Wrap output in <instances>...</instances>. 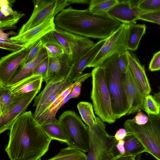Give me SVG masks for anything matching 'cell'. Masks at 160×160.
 <instances>
[{"mask_svg": "<svg viewBox=\"0 0 160 160\" xmlns=\"http://www.w3.org/2000/svg\"><path fill=\"white\" fill-rule=\"evenodd\" d=\"M0 31V48H1L13 52L19 51L24 48L22 43L16 40L11 39L10 38H9L8 37L10 35H13L14 36H16L18 34V33L12 31L6 33L1 30Z\"/></svg>", "mask_w": 160, "mask_h": 160, "instance_id": "f1b7e54d", "label": "cell"}, {"mask_svg": "<svg viewBox=\"0 0 160 160\" xmlns=\"http://www.w3.org/2000/svg\"><path fill=\"white\" fill-rule=\"evenodd\" d=\"M10 87L0 86V114L5 112L14 100Z\"/></svg>", "mask_w": 160, "mask_h": 160, "instance_id": "4dcf8cb0", "label": "cell"}, {"mask_svg": "<svg viewBox=\"0 0 160 160\" xmlns=\"http://www.w3.org/2000/svg\"><path fill=\"white\" fill-rule=\"evenodd\" d=\"M118 3L108 12L113 19L122 23L129 24L134 23L142 15L147 12L138 8L131 7L128 0H118Z\"/></svg>", "mask_w": 160, "mask_h": 160, "instance_id": "2e32d148", "label": "cell"}, {"mask_svg": "<svg viewBox=\"0 0 160 160\" xmlns=\"http://www.w3.org/2000/svg\"><path fill=\"white\" fill-rule=\"evenodd\" d=\"M74 82H69L58 75H54L51 79L46 82L43 89L34 98L33 106L35 107L36 109L33 115L37 121Z\"/></svg>", "mask_w": 160, "mask_h": 160, "instance_id": "ba28073f", "label": "cell"}, {"mask_svg": "<svg viewBox=\"0 0 160 160\" xmlns=\"http://www.w3.org/2000/svg\"><path fill=\"white\" fill-rule=\"evenodd\" d=\"M138 20L160 25V12L145 13L140 16Z\"/></svg>", "mask_w": 160, "mask_h": 160, "instance_id": "d590c367", "label": "cell"}, {"mask_svg": "<svg viewBox=\"0 0 160 160\" xmlns=\"http://www.w3.org/2000/svg\"><path fill=\"white\" fill-rule=\"evenodd\" d=\"M128 24L122 23L108 38L92 61L86 67L95 68L113 56L128 50L127 43Z\"/></svg>", "mask_w": 160, "mask_h": 160, "instance_id": "9c48e42d", "label": "cell"}, {"mask_svg": "<svg viewBox=\"0 0 160 160\" xmlns=\"http://www.w3.org/2000/svg\"><path fill=\"white\" fill-rule=\"evenodd\" d=\"M146 29L145 24L134 23L128 24L127 43L128 50H137L142 37L145 33Z\"/></svg>", "mask_w": 160, "mask_h": 160, "instance_id": "7402d4cb", "label": "cell"}, {"mask_svg": "<svg viewBox=\"0 0 160 160\" xmlns=\"http://www.w3.org/2000/svg\"><path fill=\"white\" fill-rule=\"evenodd\" d=\"M136 116L132 119L136 124L138 125H143L146 124L148 120V117L139 110Z\"/></svg>", "mask_w": 160, "mask_h": 160, "instance_id": "ab89813d", "label": "cell"}, {"mask_svg": "<svg viewBox=\"0 0 160 160\" xmlns=\"http://www.w3.org/2000/svg\"><path fill=\"white\" fill-rule=\"evenodd\" d=\"M142 0H128L131 7L133 8H138V7Z\"/></svg>", "mask_w": 160, "mask_h": 160, "instance_id": "ee69618b", "label": "cell"}, {"mask_svg": "<svg viewBox=\"0 0 160 160\" xmlns=\"http://www.w3.org/2000/svg\"><path fill=\"white\" fill-rule=\"evenodd\" d=\"M48 57L42 61L36 68L34 73V75H41L43 78L45 77L48 68Z\"/></svg>", "mask_w": 160, "mask_h": 160, "instance_id": "8d00e7d4", "label": "cell"}, {"mask_svg": "<svg viewBox=\"0 0 160 160\" xmlns=\"http://www.w3.org/2000/svg\"><path fill=\"white\" fill-rule=\"evenodd\" d=\"M142 110L148 114L157 115L160 113V105L153 97L150 94L147 95L145 98Z\"/></svg>", "mask_w": 160, "mask_h": 160, "instance_id": "1f68e13d", "label": "cell"}, {"mask_svg": "<svg viewBox=\"0 0 160 160\" xmlns=\"http://www.w3.org/2000/svg\"><path fill=\"white\" fill-rule=\"evenodd\" d=\"M91 73V98L95 113L104 122L113 123L116 120L112 110L104 68L102 65L94 68Z\"/></svg>", "mask_w": 160, "mask_h": 160, "instance_id": "277c9868", "label": "cell"}, {"mask_svg": "<svg viewBox=\"0 0 160 160\" xmlns=\"http://www.w3.org/2000/svg\"><path fill=\"white\" fill-rule=\"evenodd\" d=\"M142 154V153H141L137 155L138 157L136 160H140Z\"/></svg>", "mask_w": 160, "mask_h": 160, "instance_id": "681fc988", "label": "cell"}, {"mask_svg": "<svg viewBox=\"0 0 160 160\" xmlns=\"http://www.w3.org/2000/svg\"><path fill=\"white\" fill-rule=\"evenodd\" d=\"M41 39L47 50L48 57L58 58L62 56L64 51L52 32L47 33Z\"/></svg>", "mask_w": 160, "mask_h": 160, "instance_id": "603a6c76", "label": "cell"}, {"mask_svg": "<svg viewBox=\"0 0 160 160\" xmlns=\"http://www.w3.org/2000/svg\"><path fill=\"white\" fill-rule=\"evenodd\" d=\"M25 15L24 13L17 11H15L12 14L6 17L0 14V30L3 31L4 30L17 28L15 24Z\"/></svg>", "mask_w": 160, "mask_h": 160, "instance_id": "f546056e", "label": "cell"}, {"mask_svg": "<svg viewBox=\"0 0 160 160\" xmlns=\"http://www.w3.org/2000/svg\"><path fill=\"white\" fill-rule=\"evenodd\" d=\"M9 130L5 151L10 160H38L48 151L52 140L35 119L31 111L17 118Z\"/></svg>", "mask_w": 160, "mask_h": 160, "instance_id": "6da1fadb", "label": "cell"}, {"mask_svg": "<svg viewBox=\"0 0 160 160\" xmlns=\"http://www.w3.org/2000/svg\"><path fill=\"white\" fill-rule=\"evenodd\" d=\"M34 8L28 21L21 27L18 35L42 23L51 17H55L71 4L69 0H33Z\"/></svg>", "mask_w": 160, "mask_h": 160, "instance_id": "30bf717a", "label": "cell"}, {"mask_svg": "<svg viewBox=\"0 0 160 160\" xmlns=\"http://www.w3.org/2000/svg\"><path fill=\"white\" fill-rule=\"evenodd\" d=\"M138 8L147 13L160 12V0H142Z\"/></svg>", "mask_w": 160, "mask_h": 160, "instance_id": "d6a6232c", "label": "cell"}, {"mask_svg": "<svg viewBox=\"0 0 160 160\" xmlns=\"http://www.w3.org/2000/svg\"><path fill=\"white\" fill-rule=\"evenodd\" d=\"M48 57L47 50L43 47L35 58L20 67L14 77L8 82L6 87H11L23 79L33 75L38 64Z\"/></svg>", "mask_w": 160, "mask_h": 160, "instance_id": "ffe728a7", "label": "cell"}, {"mask_svg": "<svg viewBox=\"0 0 160 160\" xmlns=\"http://www.w3.org/2000/svg\"><path fill=\"white\" fill-rule=\"evenodd\" d=\"M118 2V0H91L88 9L90 12L96 14L107 13Z\"/></svg>", "mask_w": 160, "mask_h": 160, "instance_id": "83f0119b", "label": "cell"}, {"mask_svg": "<svg viewBox=\"0 0 160 160\" xmlns=\"http://www.w3.org/2000/svg\"><path fill=\"white\" fill-rule=\"evenodd\" d=\"M118 60V54H116L101 65L104 68L112 110L116 120L127 115L129 109L123 84V72L119 67Z\"/></svg>", "mask_w": 160, "mask_h": 160, "instance_id": "3957f363", "label": "cell"}, {"mask_svg": "<svg viewBox=\"0 0 160 160\" xmlns=\"http://www.w3.org/2000/svg\"><path fill=\"white\" fill-rule=\"evenodd\" d=\"M106 39L99 40L77 62L72 64L67 79L68 82H74L83 74V71L95 58L105 42Z\"/></svg>", "mask_w": 160, "mask_h": 160, "instance_id": "e0dca14e", "label": "cell"}, {"mask_svg": "<svg viewBox=\"0 0 160 160\" xmlns=\"http://www.w3.org/2000/svg\"><path fill=\"white\" fill-rule=\"evenodd\" d=\"M88 160H113L118 141L107 132L104 122L97 117V123L88 127Z\"/></svg>", "mask_w": 160, "mask_h": 160, "instance_id": "8992f818", "label": "cell"}, {"mask_svg": "<svg viewBox=\"0 0 160 160\" xmlns=\"http://www.w3.org/2000/svg\"><path fill=\"white\" fill-rule=\"evenodd\" d=\"M15 2L14 0H0V14L5 17L12 14L15 10H13L12 7Z\"/></svg>", "mask_w": 160, "mask_h": 160, "instance_id": "e575fe53", "label": "cell"}, {"mask_svg": "<svg viewBox=\"0 0 160 160\" xmlns=\"http://www.w3.org/2000/svg\"><path fill=\"white\" fill-rule=\"evenodd\" d=\"M149 69L152 72L160 70V51L154 54L149 64Z\"/></svg>", "mask_w": 160, "mask_h": 160, "instance_id": "74e56055", "label": "cell"}, {"mask_svg": "<svg viewBox=\"0 0 160 160\" xmlns=\"http://www.w3.org/2000/svg\"><path fill=\"white\" fill-rule=\"evenodd\" d=\"M32 44L27 48L2 57L0 60V86L6 87L18 68L25 64Z\"/></svg>", "mask_w": 160, "mask_h": 160, "instance_id": "8fae6325", "label": "cell"}, {"mask_svg": "<svg viewBox=\"0 0 160 160\" xmlns=\"http://www.w3.org/2000/svg\"><path fill=\"white\" fill-rule=\"evenodd\" d=\"M58 120L67 132L69 142L68 146L87 152L89 143L88 127L84 124L77 113L72 110L65 111L60 116Z\"/></svg>", "mask_w": 160, "mask_h": 160, "instance_id": "52a82bcc", "label": "cell"}, {"mask_svg": "<svg viewBox=\"0 0 160 160\" xmlns=\"http://www.w3.org/2000/svg\"><path fill=\"white\" fill-rule=\"evenodd\" d=\"M128 135L127 132L125 128H120L116 131L114 136L116 140L118 141L124 140Z\"/></svg>", "mask_w": 160, "mask_h": 160, "instance_id": "b9f144b4", "label": "cell"}, {"mask_svg": "<svg viewBox=\"0 0 160 160\" xmlns=\"http://www.w3.org/2000/svg\"><path fill=\"white\" fill-rule=\"evenodd\" d=\"M43 48L41 39L37 41L32 47L26 58L25 63H27L35 58Z\"/></svg>", "mask_w": 160, "mask_h": 160, "instance_id": "836d02e7", "label": "cell"}, {"mask_svg": "<svg viewBox=\"0 0 160 160\" xmlns=\"http://www.w3.org/2000/svg\"><path fill=\"white\" fill-rule=\"evenodd\" d=\"M45 132L52 140H56L69 145L68 134L64 127L59 122L40 125Z\"/></svg>", "mask_w": 160, "mask_h": 160, "instance_id": "cb8c5ba5", "label": "cell"}, {"mask_svg": "<svg viewBox=\"0 0 160 160\" xmlns=\"http://www.w3.org/2000/svg\"><path fill=\"white\" fill-rule=\"evenodd\" d=\"M71 99L69 94L67 95L60 102L58 105V110H59L62 108L69 100Z\"/></svg>", "mask_w": 160, "mask_h": 160, "instance_id": "7dc6e473", "label": "cell"}, {"mask_svg": "<svg viewBox=\"0 0 160 160\" xmlns=\"http://www.w3.org/2000/svg\"><path fill=\"white\" fill-rule=\"evenodd\" d=\"M39 91H34L15 98L8 108L0 114V133L9 130L13 122L24 113Z\"/></svg>", "mask_w": 160, "mask_h": 160, "instance_id": "7c38bea8", "label": "cell"}, {"mask_svg": "<svg viewBox=\"0 0 160 160\" xmlns=\"http://www.w3.org/2000/svg\"><path fill=\"white\" fill-rule=\"evenodd\" d=\"M159 92L154 94L152 96L155 100L160 105V87L159 88Z\"/></svg>", "mask_w": 160, "mask_h": 160, "instance_id": "c3c4849f", "label": "cell"}, {"mask_svg": "<svg viewBox=\"0 0 160 160\" xmlns=\"http://www.w3.org/2000/svg\"><path fill=\"white\" fill-rule=\"evenodd\" d=\"M48 69L46 75L43 79V81L47 82L54 75H58L67 79L72 65L67 55L65 53L60 58L48 57Z\"/></svg>", "mask_w": 160, "mask_h": 160, "instance_id": "d6986e66", "label": "cell"}, {"mask_svg": "<svg viewBox=\"0 0 160 160\" xmlns=\"http://www.w3.org/2000/svg\"><path fill=\"white\" fill-rule=\"evenodd\" d=\"M57 28L83 37L101 40L108 38L121 24L107 13L96 14L70 6L54 18Z\"/></svg>", "mask_w": 160, "mask_h": 160, "instance_id": "7a4b0ae2", "label": "cell"}, {"mask_svg": "<svg viewBox=\"0 0 160 160\" xmlns=\"http://www.w3.org/2000/svg\"><path fill=\"white\" fill-rule=\"evenodd\" d=\"M46 160H88V156L83 152L68 146L61 149L55 156Z\"/></svg>", "mask_w": 160, "mask_h": 160, "instance_id": "d4e9b609", "label": "cell"}, {"mask_svg": "<svg viewBox=\"0 0 160 160\" xmlns=\"http://www.w3.org/2000/svg\"><path fill=\"white\" fill-rule=\"evenodd\" d=\"M56 31L63 36L66 40L68 49L67 55L72 64L77 62L95 44L89 38L57 27Z\"/></svg>", "mask_w": 160, "mask_h": 160, "instance_id": "5bb4252c", "label": "cell"}, {"mask_svg": "<svg viewBox=\"0 0 160 160\" xmlns=\"http://www.w3.org/2000/svg\"><path fill=\"white\" fill-rule=\"evenodd\" d=\"M128 134L124 139L126 152L124 156L136 157L138 154L146 152L143 145L136 137L132 134Z\"/></svg>", "mask_w": 160, "mask_h": 160, "instance_id": "484cf974", "label": "cell"}, {"mask_svg": "<svg viewBox=\"0 0 160 160\" xmlns=\"http://www.w3.org/2000/svg\"><path fill=\"white\" fill-rule=\"evenodd\" d=\"M147 123L138 125L132 119H128L123 127L128 133L133 134L142 143L146 152L157 160H160V113L148 115Z\"/></svg>", "mask_w": 160, "mask_h": 160, "instance_id": "5b68a950", "label": "cell"}, {"mask_svg": "<svg viewBox=\"0 0 160 160\" xmlns=\"http://www.w3.org/2000/svg\"><path fill=\"white\" fill-rule=\"evenodd\" d=\"M135 158L132 156H124L114 158L113 160H136Z\"/></svg>", "mask_w": 160, "mask_h": 160, "instance_id": "bcb514c9", "label": "cell"}, {"mask_svg": "<svg viewBox=\"0 0 160 160\" xmlns=\"http://www.w3.org/2000/svg\"><path fill=\"white\" fill-rule=\"evenodd\" d=\"M55 17L48 18L41 24L29 29L20 35L10 38L19 42L27 48L34 44L47 33L56 30Z\"/></svg>", "mask_w": 160, "mask_h": 160, "instance_id": "9a60e30c", "label": "cell"}, {"mask_svg": "<svg viewBox=\"0 0 160 160\" xmlns=\"http://www.w3.org/2000/svg\"><path fill=\"white\" fill-rule=\"evenodd\" d=\"M116 148L118 155L115 156L114 158L124 156L126 153L124 147V141L121 140L118 141L116 145Z\"/></svg>", "mask_w": 160, "mask_h": 160, "instance_id": "60d3db41", "label": "cell"}, {"mask_svg": "<svg viewBox=\"0 0 160 160\" xmlns=\"http://www.w3.org/2000/svg\"><path fill=\"white\" fill-rule=\"evenodd\" d=\"M129 67L135 79L147 95L150 94L151 88L146 74L144 66L140 63L136 55L132 51H125Z\"/></svg>", "mask_w": 160, "mask_h": 160, "instance_id": "ac0fdd59", "label": "cell"}, {"mask_svg": "<svg viewBox=\"0 0 160 160\" xmlns=\"http://www.w3.org/2000/svg\"><path fill=\"white\" fill-rule=\"evenodd\" d=\"M93 105L87 102H80L77 105V108L82 119L89 128L96 124L97 117L94 113Z\"/></svg>", "mask_w": 160, "mask_h": 160, "instance_id": "4316f807", "label": "cell"}, {"mask_svg": "<svg viewBox=\"0 0 160 160\" xmlns=\"http://www.w3.org/2000/svg\"><path fill=\"white\" fill-rule=\"evenodd\" d=\"M122 80L129 109L127 115L133 114L142 109L143 103L147 95L134 77L129 67L123 73Z\"/></svg>", "mask_w": 160, "mask_h": 160, "instance_id": "4fadbf2b", "label": "cell"}, {"mask_svg": "<svg viewBox=\"0 0 160 160\" xmlns=\"http://www.w3.org/2000/svg\"><path fill=\"white\" fill-rule=\"evenodd\" d=\"M82 83L76 85L69 95L71 98H78L81 94Z\"/></svg>", "mask_w": 160, "mask_h": 160, "instance_id": "7bdbcfd3", "label": "cell"}, {"mask_svg": "<svg viewBox=\"0 0 160 160\" xmlns=\"http://www.w3.org/2000/svg\"><path fill=\"white\" fill-rule=\"evenodd\" d=\"M71 4L78 3L89 4L90 1L88 0H69Z\"/></svg>", "mask_w": 160, "mask_h": 160, "instance_id": "f6af8a7d", "label": "cell"}, {"mask_svg": "<svg viewBox=\"0 0 160 160\" xmlns=\"http://www.w3.org/2000/svg\"><path fill=\"white\" fill-rule=\"evenodd\" d=\"M118 63L121 71L126 73L129 67L125 51L118 54Z\"/></svg>", "mask_w": 160, "mask_h": 160, "instance_id": "f35d334b", "label": "cell"}, {"mask_svg": "<svg viewBox=\"0 0 160 160\" xmlns=\"http://www.w3.org/2000/svg\"><path fill=\"white\" fill-rule=\"evenodd\" d=\"M43 78L41 75H33L10 87L11 92L14 97L34 91H39Z\"/></svg>", "mask_w": 160, "mask_h": 160, "instance_id": "44dd1931", "label": "cell"}]
</instances>
